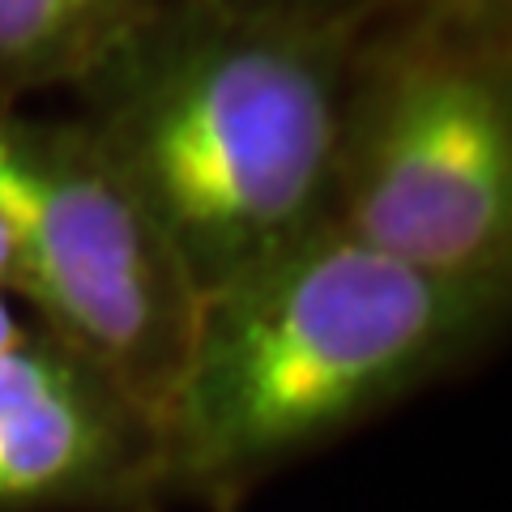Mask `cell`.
<instances>
[{"instance_id": "6da1fadb", "label": "cell", "mask_w": 512, "mask_h": 512, "mask_svg": "<svg viewBox=\"0 0 512 512\" xmlns=\"http://www.w3.org/2000/svg\"><path fill=\"white\" fill-rule=\"evenodd\" d=\"M512 286L423 274L338 227L205 295L163 406L167 495L239 512L256 487L500 346Z\"/></svg>"}, {"instance_id": "7a4b0ae2", "label": "cell", "mask_w": 512, "mask_h": 512, "mask_svg": "<svg viewBox=\"0 0 512 512\" xmlns=\"http://www.w3.org/2000/svg\"><path fill=\"white\" fill-rule=\"evenodd\" d=\"M346 18L158 0L73 86L82 116L197 299L329 214Z\"/></svg>"}, {"instance_id": "3957f363", "label": "cell", "mask_w": 512, "mask_h": 512, "mask_svg": "<svg viewBox=\"0 0 512 512\" xmlns=\"http://www.w3.org/2000/svg\"><path fill=\"white\" fill-rule=\"evenodd\" d=\"M325 222L423 274L512 286V39L355 30Z\"/></svg>"}, {"instance_id": "277c9868", "label": "cell", "mask_w": 512, "mask_h": 512, "mask_svg": "<svg viewBox=\"0 0 512 512\" xmlns=\"http://www.w3.org/2000/svg\"><path fill=\"white\" fill-rule=\"evenodd\" d=\"M0 222L13 248L9 295L163 419L201 299L77 120L0 107Z\"/></svg>"}, {"instance_id": "5b68a950", "label": "cell", "mask_w": 512, "mask_h": 512, "mask_svg": "<svg viewBox=\"0 0 512 512\" xmlns=\"http://www.w3.org/2000/svg\"><path fill=\"white\" fill-rule=\"evenodd\" d=\"M163 419L47 329L0 350V512H167Z\"/></svg>"}, {"instance_id": "8992f818", "label": "cell", "mask_w": 512, "mask_h": 512, "mask_svg": "<svg viewBox=\"0 0 512 512\" xmlns=\"http://www.w3.org/2000/svg\"><path fill=\"white\" fill-rule=\"evenodd\" d=\"M158 0H0V107L73 90Z\"/></svg>"}, {"instance_id": "52a82bcc", "label": "cell", "mask_w": 512, "mask_h": 512, "mask_svg": "<svg viewBox=\"0 0 512 512\" xmlns=\"http://www.w3.org/2000/svg\"><path fill=\"white\" fill-rule=\"evenodd\" d=\"M355 26H440L512 39V0H355Z\"/></svg>"}, {"instance_id": "ba28073f", "label": "cell", "mask_w": 512, "mask_h": 512, "mask_svg": "<svg viewBox=\"0 0 512 512\" xmlns=\"http://www.w3.org/2000/svg\"><path fill=\"white\" fill-rule=\"evenodd\" d=\"M244 13H282V18H346L355 22V0H214Z\"/></svg>"}, {"instance_id": "9c48e42d", "label": "cell", "mask_w": 512, "mask_h": 512, "mask_svg": "<svg viewBox=\"0 0 512 512\" xmlns=\"http://www.w3.org/2000/svg\"><path fill=\"white\" fill-rule=\"evenodd\" d=\"M26 320L18 316V308H13V295L0 286V350H9L13 342H22L26 338Z\"/></svg>"}, {"instance_id": "30bf717a", "label": "cell", "mask_w": 512, "mask_h": 512, "mask_svg": "<svg viewBox=\"0 0 512 512\" xmlns=\"http://www.w3.org/2000/svg\"><path fill=\"white\" fill-rule=\"evenodd\" d=\"M9 278H13V248H9V231L0 222V286L9 291Z\"/></svg>"}]
</instances>
